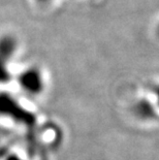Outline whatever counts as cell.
<instances>
[{"mask_svg": "<svg viewBox=\"0 0 159 160\" xmlns=\"http://www.w3.org/2000/svg\"><path fill=\"white\" fill-rule=\"evenodd\" d=\"M153 103L157 112H159V84L153 88Z\"/></svg>", "mask_w": 159, "mask_h": 160, "instance_id": "3957f363", "label": "cell"}, {"mask_svg": "<svg viewBox=\"0 0 159 160\" xmlns=\"http://www.w3.org/2000/svg\"><path fill=\"white\" fill-rule=\"evenodd\" d=\"M6 61L5 59L0 57V83L8 81V70L6 68Z\"/></svg>", "mask_w": 159, "mask_h": 160, "instance_id": "7a4b0ae2", "label": "cell"}, {"mask_svg": "<svg viewBox=\"0 0 159 160\" xmlns=\"http://www.w3.org/2000/svg\"><path fill=\"white\" fill-rule=\"evenodd\" d=\"M19 83L22 90L32 96L42 94L46 87L43 73L36 67H30L23 70L19 77Z\"/></svg>", "mask_w": 159, "mask_h": 160, "instance_id": "6da1fadb", "label": "cell"}]
</instances>
